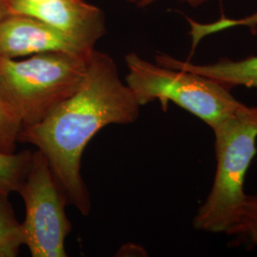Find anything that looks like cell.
<instances>
[{"instance_id":"cell-2","label":"cell","mask_w":257,"mask_h":257,"mask_svg":"<svg viewBox=\"0 0 257 257\" xmlns=\"http://www.w3.org/2000/svg\"><path fill=\"white\" fill-rule=\"evenodd\" d=\"M91 55L48 52L23 60L0 56V103L22 128L36 125L79 89Z\"/></svg>"},{"instance_id":"cell-10","label":"cell","mask_w":257,"mask_h":257,"mask_svg":"<svg viewBox=\"0 0 257 257\" xmlns=\"http://www.w3.org/2000/svg\"><path fill=\"white\" fill-rule=\"evenodd\" d=\"M25 246L22 223H19L9 197H0V257H16Z\"/></svg>"},{"instance_id":"cell-1","label":"cell","mask_w":257,"mask_h":257,"mask_svg":"<svg viewBox=\"0 0 257 257\" xmlns=\"http://www.w3.org/2000/svg\"><path fill=\"white\" fill-rule=\"evenodd\" d=\"M140 107L112 57L94 50L79 89L45 119L22 128L19 142L37 147L45 156L68 203L88 216L92 202L81 175L83 152L106 126L136 122Z\"/></svg>"},{"instance_id":"cell-4","label":"cell","mask_w":257,"mask_h":257,"mask_svg":"<svg viewBox=\"0 0 257 257\" xmlns=\"http://www.w3.org/2000/svg\"><path fill=\"white\" fill-rule=\"evenodd\" d=\"M125 62L126 84L140 106L158 100L167 110L174 102L212 128L245 105L228 88L201 74L154 64L136 53L126 55Z\"/></svg>"},{"instance_id":"cell-11","label":"cell","mask_w":257,"mask_h":257,"mask_svg":"<svg viewBox=\"0 0 257 257\" xmlns=\"http://www.w3.org/2000/svg\"><path fill=\"white\" fill-rule=\"evenodd\" d=\"M225 233L232 237L233 246H257V193L247 194L237 220Z\"/></svg>"},{"instance_id":"cell-8","label":"cell","mask_w":257,"mask_h":257,"mask_svg":"<svg viewBox=\"0 0 257 257\" xmlns=\"http://www.w3.org/2000/svg\"><path fill=\"white\" fill-rule=\"evenodd\" d=\"M156 62L168 68L207 76L229 90L240 86L257 89V55H250L241 60L224 57L211 64L200 65L181 61L166 54H158L156 55Z\"/></svg>"},{"instance_id":"cell-15","label":"cell","mask_w":257,"mask_h":257,"mask_svg":"<svg viewBox=\"0 0 257 257\" xmlns=\"http://www.w3.org/2000/svg\"><path fill=\"white\" fill-rule=\"evenodd\" d=\"M10 13L9 5H8V0H0V22L7 18Z\"/></svg>"},{"instance_id":"cell-6","label":"cell","mask_w":257,"mask_h":257,"mask_svg":"<svg viewBox=\"0 0 257 257\" xmlns=\"http://www.w3.org/2000/svg\"><path fill=\"white\" fill-rule=\"evenodd\" d=\"M8 5L11 14L39 19L91 49L106 33L103 12L85 0H8Z\"/></svg>"},{"instance_id":"cell-7","label":"cell","mask_w":257,"mask_h":257,"mask_svg":"<svg viewBox=\"0 0 257 257\" xmlns=\"http://www.w3.org/2000/svg\"><path fill=\"white\" fill-rule=\"evenodd\" d=\"M94 50L29 16L11 14L0 22V56L19 58L48 52L91 55Z\"/></svg>"},{"instance_id":"cell-9","label":"cell","mask_w":257,"mask_h":257,"mask_svg":"<svg viewBox=\"0 0 257 257\" xmlns=\"http://www.w3.org/2000/svg\"><path fill=\"white\" fill-rule=\"evenodd\" d=\"M33 152L22 151L19 154L0 152V197H9L18 193L23 183L32 162Z\"/></svg>"},{"instance_id":"cell-13","label":"cell","mask_w":257,"mask_h":257,"mask_svg":"<svg viewBox=\"0 0 257 257\" xmlns=\"http://www.w3.org/2000/svg\"><path fill=\"white\" fill-rule=\"evenodd\" d=\"M22 127L0 103V152L14 154Z\"/></svg>"},{"instance_id":"cell-16","label":"cell","mask_w":257,"mask_h":257,"mask_svg":"<svg viewBox=\"0 0 257 257\" xmlns=\"http://www.w3.org/2000/svg\"><path fill=\"white\" fill-rule=\"evenodd\" d=\"M30 2H33V3H43V2H47V1H51V0H28Z\"/></svg>"},{"instance_id":"cell-14","label":"cell","mask_w":257,"mask_h":257,"mask_svg":"<svg viewBox=\"0 0 257 257\" xmlns=\"http://www.w3.org/2000/svg\"><path fill=\"white\" fill-rule=\"evenodd\" d=\"M126 1H128L131 3L136 4L139 8H144V7L149 6V5L153 4L154 2L158 1V0H126ZM180 1H183V2L188 3L189 5H191L193 8H197V7L203 5L204 3L209 2L210 0H180Z\"/></svg>"},{"instance_id":"cell-5","label":"cell","mask_w":257,"mask_h":257,"mask_svg":"<svg viewBox=\"0 0 257 257\" xmlns=\"http://www.w3.org/2000/svg\"><path fill=\"white\" fill-rule=\"evenodd\" d=\"M25 205L22 223L33 257H66L65 240L72 230L65 206L68 200L57 183L45 156L33 153L27 175L19 188Z\"/></svg>"},{"instance_id":"cell-3","label":"cell","mask_w":257,"mask_h":257,"mask_svg":"<svg viewBox=\"0 0 257 257\" xmlns=\"http://www.w3.org/2000/svg\"><path fill=\"white\" fill-rule=\"evenodd\" d=\"M211 130L215 137L216 172L193 225L196 230L217 233L236 222L247 196L245 177L257 153V107L244 105Z\"/></svg>"},{"instance_id":"cell-12","label":"cell","mask_w":257,"mask_h":257,"mask_svg":"<svg viewBox=\"0 0 257 257\" xmlns=\"http://www.w3.org/2000/svg\"><path fill=\"white\" fill-rule=\"evenodd\" d=\"M187 20L191 26L190 36L192 37V40H193L192 52L195 50V48L204 37L228 30L230 28H249V30L252 33H255L257 30V12L242 19L222 18L219 20L211 22V23H200L191 19H187Z\"/></svg>"}]
</instances>
